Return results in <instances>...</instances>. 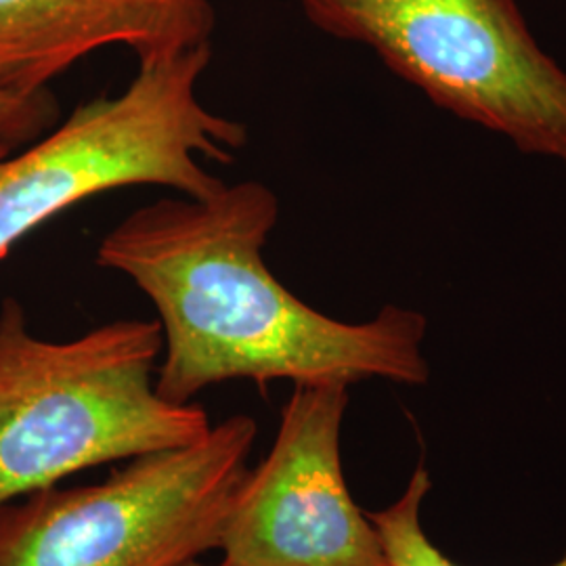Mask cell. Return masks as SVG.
I'll return each instance as SVG.
<instances>
[{
  "label": "cell",
  "mask_w": 566,
  "mask_h": 566,
  "mask_svg": "<svg viewBox=\"0 0 566 566\" xmlns=\"http://www.w3.org/2000/svg\"><path fill=\"white\" fill-rule=\"evenodd\" d=\"M277 221L271 187L223 182L203 198L145 203L103 238L95 263L126 275L156 306L164 399L193 403L235 380L426 385L424 315L388 304L369 322L346 324L303 303L264 261Z\"/></svg>",
  "instance_id": "6da1fadb"
},
{
  "label": "cell",
  "mask_w": 566,
  "mask_h": 566,
  "mask_svg": "<svg viewBox=\"0 0 566 566\" xmlns=\"http://www.w3.org/2000/svg\"><path fill=\"white\" fill-rule=\"evenodd\" d=\"M158 319H120L53 343L15 298L0 304V504L97 465L193 446L212 428L198 403L156 388Z\"/></svg>",
  "instance_id": "7a4b0ae2"
},
{
  "label": "cell",
  "mask_w": 566,
  "mask_h": 566,
  "mask_svg": "<svg viewBox=\"0 0 566 566\" xmlns=\"http://www.w3.org/2000/svg\"><path fill=\"white\" fill-rule=\"evenodd\" d=\"M210 60L212 44L142 61L122 93L82 103L20 156L0 143V259L53 217L114 189L217 191L223 181L206 164L233 163L248 133L200 99Z\"/></svg>",
  "instance_id": "3957f363"
},
{
  "label": "cell",
  "mask_w": 566,
  "mask_h": 566,
  "mask_svg": "<svg viewBox=\"0 0 566 566\" xmlns=\"http://www.w3.org/2000/svg\"><path fill=\"white\" fill-rule=\"evenodd\" d=\"M259 434L252 416L193 446L145 455L105 481L0 504V566H182L219 549Z\"/></svg>",
  "instance_id": "277c9868"
},
{
  "label": "cell",
  "mask_w": 566,
  "mask_h": 566,
  "mask_svg": "<svg viewBox=\"0 0 566 566\" xmlns=\"http://www.w3.org/2000/svg\"><path fill=\"white\" fill-rule=\"evenodd\" d=\"M338 41L369 46L437 107L566 170V70L518 0H296Z\"/></svg>",
  "instance_id": "5b68a950"
},
{
  "label": "cell",
  "mask_w": 566,
  "mask_h": 566,
  "mask_svg": "<svg viewBox=\"0 0 566 566\" xmlns=\"http://www.w3.org/2000/svg\"><path fill=\"white\" fill-rule=\"evenodd\" d=\"M348 386H294L271 451L224 525V566H390L340 460Z\"/></svg>",
  "instance_id": "8992f818"
},
{
  "label": "cell",
  "mask_w": 566,
  "mask_h": 566,
  "mask_svg": "<svg viewBox=\"0 0 566 566\" xmlns=\"http://www.w3.org/2000/svg\"><path fill=\"white\" fill-rule=\"evenodd\" d=\"M214 25L210 0H0V88L42 95L107 46L172 57L212 44Z\"/></svg>",
  "instance_id": "52a82bcc"
},
{
  "label": "cell",
  "mask_w": 566,
  "mask_h": 566,
  "mask_svg": "<svg viewBox=\"0 0 566 566\" xmlns=\"http://www.w3.org/2000/svg\"><path fill=\"white\" fill-rule=\"evenodd\" d=\"M430 491V476L426 468H416L403 495L380 510L369 512V521L376 526L380 542L385 546L390 566H458L451 563L439 547L434 546L422 528L420 510ZM566 566V554L554 565Z\"/></svg>",
  "instance_id": "ba28073f"
},
{
  "label": "cell",
  "mask_w": 566,
  "mask_h": 566,
  "mask_svg": "<svg viewBox=\"0 0 566 566\" xmlns=\"http://www.w3.org/2000/svg\"><path fill=\"white\" fill-rule=\"evenodd\" d=\"M49 116L46 93L28 97L0 88V139H23L36 133Z\"/></svg>",
  "instance_id": "9c48e42d"
},
{
  "label": "cell",
  "mask_w": 566,
  "mask_h": 566,
  "mask_svg": "<svg viewBox=\"0 0 566 566\" xmlns=\"http://www.w3.org/2000/svg\"><path fill=\"white\" fill-rule=\"evenodd\" d=\"M182 566H224L223 563L221 565H203V563H200V560H191V563H187V565Z\"/></svg>",
  "instance_id": "30bf717a"
}]
</instances>
